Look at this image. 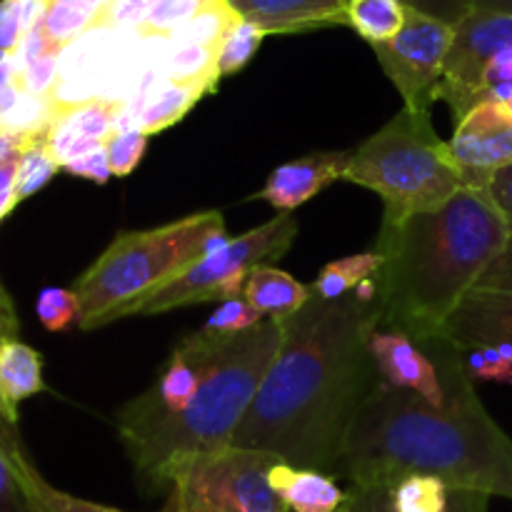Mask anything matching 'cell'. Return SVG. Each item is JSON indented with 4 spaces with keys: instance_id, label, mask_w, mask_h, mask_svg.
Listing matches in <instances>:
<instances>
[{
    "instance_id": "6da1fadb",
    "label": "cell",
    "mask_w": 512,
    "mask_h": 512,
    "mask_svg": "<svg viewBox=\"0 0 512 512\" xmlns=\"http://www.w3.org/2000/svg\"><path fill=\"white\" fill-rule=\"evenodd\" d=\"M278 355L235 430L233 448L268 453L298 468L338 475L340 450L378 385L370 338L383 328L378 298H310L280 323Z\"/></svg>"
},
{
    "instance_id": "7a4b0ae2",
    "label": "cell",
    "mask_w": 512,
    "mask_h": 512,
    "mask_svg": "<svg viewBox=\"0 0 512 512\" xmlns=\"http://www.w3.org/2000/svg\"><path fill=\"white\" fill-rule=\"evenodd\" d=\"M435 363L445 405L378 380L340 450L338 475L353 485H398L430 475L448 488L512 500V440L490 418L465 370V353L445 338L420 343Z\"/></svg>"
},
{
    "instance_id": "3957f363",
    "label": "cell",
    "mask_w": 512,
    "mask_h": 512,
    "mask_svg": "<svg viewBox=\"0 0 512 512\" xmlns=\"http://www.w3.org/2000/svg\"><path fill=\"white\" fill-rule=\"evenodd\" d=\"M510 238L488 188H460L440 208L380 225L373 250L383 258L375 273L383 328L400 330L415 343L438 338Z\"/></svg>"
},
{
    "instance_id": "277c9868",
    "label": "cell",
    "mask_w": 512,
    "mask_h": 512,
    "mask_svg": "<svg viewBox=\"0 0 512 512\" xmlns=\"http://www.w3.org/2000/svg\"><path fill=\"white\" fill-rule=\"evenodd\" d=\"M198 390L180 413H150L125 403L115 418V430L125 455L140 480L168 485L180 463L233 445L235 430L253 405L275 355L283 328L265 318L255 328L233 338H213Z\"/></svg>"
},
{
    "instance_id": "5b68a950",
    "label": "cell",
    "mask_w": 512,
    "mask_h": 512,
    "mask_svg": "<svg viewBox=\"0 0 512 512\" xmlns=\"http://www.w3.org/2000/svg\"><path fill=\"white\" fill-rule=\"evenodd\" d=\"M230 240L220 210L185 215L150 230L123 233L93 260L73 293L80 303V330L128 318L130 308L173 283L185 268Z\"/></svg>"
},
{
    "instance_id": "8992f818",
    "label": "cell",
    "mask_w": 512,
    "mask_h": 512,
    "mask_svg": "<svg viewBox=\"0 0 512 512\" xmlns=\"http://www.w3.org/2000/svg\"><path fill=\"white\" fill-rule=\"evenodd\" d=\"M345 180L383 198V223H400L448 203L463 178L430 110L403 108L363 145L350 150Z\"/></svg>"
},
{
    "instance_id": "52a82bcc",
    "label": "cell",
    "mask_w": 512,
    "mask_h": 512,
    "mask_svg": "<svg viewBox=\"0 0 512 512\" xmlns=\"http://www.w3.org/2000/svg\"><path fill=\"white\" fill-rule=\"evenodd\" d=\"M295 235H298V220L293 218V213H278L268 223L258 225L238 238H230L223 248L205 253L190 268H185L173 283L130 308L128 318L168 313V310L210 303V300L243 298L250 270L288 253Z\"/></svg>"
},
{
    "instance_id": "ba28073f",
    "label": "cell",
    "mask_w": 512,
    "mask_h": 512,
    "mask_svg": "<svg viewBox=\"0 0 512 512\" xmlns=\"http://www.w3.org/2000/svg\"><path fill=\"white\" fill-rule=\"evenodd\" d=\"M278 458L258 450L223 448L198 455L170 473L180 512H290L270 485Z\"/></svg>"
},
{
    "instance_id": "9c48e42d",
    "label": "cell",
    "mask_w": 512,
    "mask_h": 512,
    "mask_svg": "<svg viewBox=\"0 0 512 512\" xmlns=\"http://www.w3.org/2000/svg\"><path fill=\"white\" fill-rule=\"evenodd\" d=\"M455 28L408 5L403 30L388 43L373 45L380 68L398 88L405 108L430 110L453 48Z\"/></svg>"
},
{
    "instance_id": "30bf717a",
    "label": "cell",
    "mask_w": 512,
    "mask_h": 512,
    "mask_svg": "<svg viewBox=\"0 0 512 512\" xmlns=\"http://www.w3.org/2000/svg\"><path fill=\"white\" fill-rule=\"evenodd\" d=\"M440 338L450 340L463 353L500 343L512 348V238L503 255L450 313Z\"/></svg>"
},
{
    "instance_id": "8fae6325",
    "label": "cell",
    "mask_w": 512,
    "mask_h": 512,
    "mask_svg": "<svg viewBox=\"0 0 512 512\" xmlns=\"http://www.w3.org/2000/svg\"><path fill=\"white\" fill-rule=\"evenodd\" d=\"M508 48H512V15L470 13L455 28L453 48L435 100H445L453 108L455 120L463 118L483 93L485 63Z\"/></svg>"
},
{
    "instance_id": "7c38bea8",
    "label": "cell",
    "mask_w": 512,
    "mask_h": 512,
    "mask_svg": "<svg viewBox=\"0 0 512 512\" xmlns=\"http://www.w3.org/2000/svg\"><path fill=\"white\" fill-rule=\"evenodd\" d=\"M463 188H488L498 170L512 165V115L495 100H478L448 140Z\"/></svg>"
},
{
    "instance_id": "4fadbf2b",
    "label": "cell",
    "mask_w": 512,
    "mask_h": 512,
    "mask_svg": "<svg viewBox=\"0 0 512 512\" xmlns=\"http://www.w3.org/2000/svg\"><path fill=\"white\" fill-rule=\"evenodd\" d=\"M370 355L383 383H388L390 388L410 390L433 408H443L445 388L440 383L438 368L423 345L415 343L410 335L378 328L370 338Z\"/></svg>"
},
{
    "instance_id": "5bb4252c",
    "label": "cell",
    "mask_w": 512,
    "mask_h": 512,
    "mask_svg": "<svg viewBox=\"0 0 512 512\" xmlns=\"http://www.w3.org/2000/svg\"><path fill=\"white\" fill-rule=\"evenodd\" d=\"M348 160L350 150H320L278 165L268 175V183L263 185L258 198L278 208L280 213H293L298 205L313 200L335 180H345Z\"/></svg>"
},
{
    "instance_id": "9a60e30c",
    "label": "cell",
    "mask_w": 512,
    "mask_h": 512,
    "mask_svg": "<svg viewBox=\"0 0 512 512\" xmlns=\"http://www.w3.org/2000/svg\"><path fill=\"white\" fill-rule=\"evenodd\" d=\"M228 5L265 35L348 25V0H228Z\"/></svg>"
},
{
    "instance_id": "2e32d148",
    "label": "cell",
    "mask_w": 512,
    "mask_h": 512,
    "mask_svg": "<svg viewBox=\"0 0 512 512\" xmlns=\"http://www.w3.org/2000/svg\"><path fill=\"white\" fill-rule=\"evenodd\" d=\"M270 485L290 512H340L348 493L338 488L333 475L298 468L278 460L270 468Z\"/></svg>"
},
{
    "instance_id": "e0dca14e",
    "label": "cell",
    "mask_w": 512,
    "mask_h": 512,
    "mask_svg": "<svg viewBox=\"0 0 512 512\" xmlns=\"http://www.w3.org/2000/svg\"><path fill=\"white\" fill-rule=\"evenodd\" d=\"M43 390V358L38 350L20 340L0 345V418L18 425L20 405Z\"/></svg>"
},
{
    "instance_id": "ac0fdd59",
    "label": "cell",
    "mask_w": 512,
    "mask_h": 512,
    "mask_svg": "<svg viewBox=\"0 0 512 512\" xmlns=\"http://www.w3.org/2000/svg\"><path fill=\"white\" fill-rule=\"evenodd\" d=\"M243 298L265 318L275 320V323H285L310 303L313 293H310V285L298 283L285 270L263 263L255 265L248 273Z\"/></svg>"
},
{
    "instance_id": "d6986e66",
    "label": "cell",
    "mask_w": 512,
    "mask_h": 512,
    "mask_svg": "<svg viewBox=\"0 0 512 512\" xmlns=\"http://www.w3.org/2000/svg\"><path fill=\"white\" fill-rule=\"evenodd\" d=\"M208 93H213V88H208V85H188L163 80L145 98L143 108L138 113V130H143L145 135H153L170 128V125L180 123L190 113V108Z\"/></svg>"
},
{
    "instance_id": "ffe728a7",
    "label": "cell",
    "mask_w": 512,
    "mask_h": 512,
    "mask_svg": "<svg viewBox=\"0 0 512 512\" xmlns=\"http://www.w3.org/2000/svg\"><path fill=\"white\" fill-rule=\"evenodd\" d=\"M405 20L408 3L403 0H348V25L370 45L393 40Z\"/></svg>"
},
{
    "instance_id": "44dd1931",
    "label": "cell",
    "mask_w": 512,
    "mask_h": 512,
    "mask_svg": "<svg viewBox=\"0 0 512 512\" xmlns=\"http://www.w3.org/2000/svg\"><path fill=\"white\" fill-rule=\"evenodd\" d=\"M20 475H23V483L25 488H28L30 500H33L35 512H125L118 508H108V505L90 503V500L75 498V495H68L63 493V490L53 488V485L38 473V468L30 463L25 450L23 455H20ZM160 512H180L178 500H175L173 495H168V500H165Z\"/></svg>"
},
{
    "instance_id": "7402d4cb",
    "label": "cell",
    "mask_w": 512,
    "mask_h": 512,
    "mask_svg": "<svg viewBox=\"0 0 512 512\" xmlns=\"http://www.w3.org/2000/svg\"><path fill=\"white\" fill-rule=\"evenodd\" d=\"M380 265H383V258H380L375 250L333 260V263L325 265V268L318 273V278L313 280L310 293L320 300L345 298V295L353 293L360 283L375 278Z\"/></svg>"
},
{
    "instance_id": "603a6c76",
    "label": "cell",
    "mask_w": 512,
    "mask_h": 512,
    "mask_svg": "<svg viewBox=\"0 0 512 512\" xmlns=\"http://www.w3.org/2000/svg\"><path fill=\"white\" fill-rule=\"evenodd\" d=\"M23 443L13 423L0 418V512H35L20 475Z\"/></svg>"
},
{
    "instance_id": "cb8c5ba5",
    "label": "cell",
    "mask_w": 512,
    "mask_h": 512,
    "mask_svg": "<svg viewBox=\"0 0 512 512\" xmlns=\"http://www.w3.org/2000/svg\"><path fill=\"white\" fill-rule=\"evenodd\" d=\"M163 78L170 83H188V85H208L218 88V48H203V45H170L165 53Z\"/></svg>"
},
{
    "instance_id": "d4e9b609",
    "label": "cell",
    "mask_w": 512,
    "mask_h": 512,
    "mask_svg": "<svg viewBox=\"0 0 512 512\" xmlns=\"http://www.w3.org/2000/svg\"><path fill=\"white\" fill-rule=\"evenodd\" d=\"M98 13L100 10L90 0H53L40 25L55 45L68 48L73 40L93 28Z\"/></svg>"
},
{
    "instance_id": "484cf974",
    "label": "cell",
    "mask_w": 512,
    "mask_h": 512,
    "mask_svg": "<svg viewBox=\"0 0 512 512\" xmlns=\"http://www.w3.org/2000/svg\"><path fill=\"white\" fill-rule=\"evenodd\" d=\"M240 20V15L235 13L228 5V0L215 8H208L205 13H200L198 18H193L190 23H185L183 28L175 30L170 35V45H203V48H220V43L225 40V35L235 28V23Z\"/></svg>"
},
{
    "instance_id": "4316f807",
    "label": "cell",
    "mask_w": 512,
    "mask_h": 512,
    "mask_svg": "<svg viewBox=\"0 0 512 512\" xmlns=\"http://www.w3.org/2000/svg\"><path fill=\"white\" fill-rule=\"evenodd\" d=\"M220 3L225 0H153L138 33L148 38H170L175 30Z\"/></svg>"
},
{
    "instance_id": "83f0119b",
    "label": "cell",
    "mask_w": 512,
    "mask_h": 512,
    "mask_svg": "<svg viewBox=\"0 0 512 512\" xmlns=\"http://www.w3.org/2000/svg\"><path fill=\"white\" fill-rule=\"evenodd\" d=\"M450 488L430 475H408L393 485V503L398 512H445Z\"/></svg>"
},
{
    "instance_id": "f1b7e54d",
    "label": "cell",
    "mask_w": 512,
    "mask_h": 512,
    "mask_svg": "<svg viewBox=\"0 0 512 512\" xmlns=\"http://www.w3.org/2000/svg\"><path fill=\"white\" fill-rule=\"evenodd\" d=\"M60 163L50 155L45 140H35L28 148L20 153L18 158V180H15V190H18V200L30 198L38 190H43L45 185L53 180V175L58 173Z\"/></svg>"
},
{
    "instance_id": "f546056e",
    "label": "cell",
    "mask_w": 512,
    "mask_h": 512,
    "mask_svg": "<svg viewBox=\"0 0 512 512\" xmlns=\"http://www.w3.org/2000/svg\"><path fill=\"white\" fill-rule=\"evenodd\" d=\"M263 38H265V33L258 28V25H253V23H248V20L240 18L238 23H235V28L225 35V40L220 43V48H218L220 78L243 70L245 65L253 60V55L258 53Z\"/></svg>"
},
{
    "instance_id": "4dcf8cb0",
    "label": "cell",
    "mask_w": 512,
    "mask_h": 512,
    "mask_svg": "<svg viewBox=\"0 0 512 512\" xmlns=\"http://www.w3.org/2000/svg\"><path fill=\"white\" fill-rule=\"evenodd\" d=\"M35 315L50 333H63L80 323V303L73 288H43L35 300Z\"/></svg>"
},
{
    "instance_id": "1f68e13d",
    "label": "cell",
    "mask_w": 512,
    "mask_h": 512,
    "mask_svg": "<svg viewBox=\"0 0 512 512\" xmlns=\"http://www.w3.org/2000/svg\"><path fill=\"white\" fill-rule=\"evenodd\" d=\"M265 320L263 313L253 308L245 298H233V300H223L218 305L213 315L205 320L203 330L205 335H213V338H233V335L245 333V330L255 328Z\"/></svg>"
},
{
    "instance_id": "d6a6232c",
    "label": "cell",
    "mask_w": 512,
    "mask_h": 512,
    "mask_svg": "<svg viewBox=\"0 0 512 512\" xmlns=\"http://www.w3.org/2000/svg\"><path fill=\"white\" fill-rule=\"evenodd\" d=\"M465 370L470 380L490 383H512V348L510 345H485L465 353Z\"/></svg>"
},
{
    "instance_id": "836d02e7",
    "label": "cell",
    "mask_w": 512,
    "mask_h": 512,
    "mask_svg": "<svg viewBox=\"0 0 512 512\" xmlns=\"http://www.w3.org/2000/svg\"><path fill=\"white\" fill-rule=\"evenodd\" d=\"M148 138L143 130L133 128V130H118V133L110 135L105 140V150H108V160H110V170L118 178H128L135 168L143 160L145 148H148Z\"/></svg>"
},
{
    "instance_id": "e575fe53",
    "label": "cell",
    "mask_w": 512,
    "mask_h": 512,
    "mask_svg": "<svg viewBox=\"0 0 512 512\" xmlns=\"http://www.w3.org/2000/svg\"><path fill=\"white\" fill-rule=\"evenodd\" d=\"M153 0H110L95 18L98 28L138 30L148 15Z\"/></svg>"
},
{
    "instance_id": "d590c367",
    "label": "cell",
    "mask_w": 512,
    "mask_h": 512,
    "mask_svg": "<svg viewBox=\"0 0 512 512\" xmlns=\"http://www.w3.org/2000/svg\"><path fill=\"white\" fill-rule=\"evenodd\" d=\"M60 73V53L45 55V58L35 60L28 68L18 73V85L23 93L38 95V98H50L55 83H58Z\"/></svg>"
},
{
    "instance_id": "8d00e7d4",
    "label": "cell",
    "mask_w": 512,
    "mask_h": 512,
    "mask_svg": "<svg viewBox=\"0 0 512 512\" xmlns=\"http://www.w3.org/2000/svg\"><path fill=\"white\" fill-rule=\"evenodd\" d=\"M343 512H398L393 488L388 485H353L345 498Z\"/></svg>"
},
{
    "instance_id": "74e56055",
    "label": "cell",
    "mask_w": 512,
    "mask_h": 512,
    "mask_svg": "<svg viewBox=\"0 0 512 512\" xmlns=\"http://www.w3.org/2000/svg\"><path fill=\"white\" fill-rule=\"evenodd\" d=\"M63 170H65V173L75 175V178L93 180V183H98V185H105L110 180V175H113L105 145H100V148L90 150V153H85V155H80V158L70 160L68 165H63Z\"/></svg>"
},
{
    "instance_id": "f35d334b",
    "label": "cell",
    "mask_w": 512,
    "mask_h": 512,
    "mask_svg": "<svg viewBox=\"0 0 512 512\" xmlns=\"http://www.w3.org/2000/svg\"><path fill=\"white\" fill-rule=\"evenodd\" d=\"M415 10L430 15L435 20H443V23L458 28L470 13H473L475 0H413Z\"/></svg>"
},
{
    "instance_id": "ab89813d",
    "label": "cell",
    "mask_w": 512,
    "mask_h": 512,
    "mask_svg": "<svg viewBox=\"0 0 512 512\" xmlns=\"http://www.w3.org/2000/svg\"><path fill=\"white\" fill-rule=\"evenodd\" d=\"M23 40V25H20L18 0H0V50L15 53Z\"/></svg>"
},
{
    "instance_id": "60d3db41",
    "label": "cell",
    "mask_w": 512,
    "mask_h": 512,
    "mask_svg": "<svg viewBox=\"0 0 512 512\" xmlns=\"http://www.w3.org/2000/svg\"><path fill=\"white\" fill-rule=\"evenodd\" d=\"M488 193L490 198H493V203L498 205L500 213H503L505 223H508L510 235H512V165L498 170V173L493 175V180H490L488 185Z\"/></svg>"
},
{
    "instance_id": "b9f144b4",
    "label": "cell",
    "mask_w": 512,
    "mask_h": 512,
    "mask_svg": "<svg viewBox=\"0 0 512 512\" xmlns=\"http://www.w3.org/2000/svg\"><path fill=\"white\" fill-rule=\"evenodd\" d=\"M15 180H18V158L8 160L0 165V223L13 213L18 200V190H15Z\"/></svg>"
},
{
    "instance_id": "7bdbcfd3",
    "label": "cell",
    "mask_w": 512,
    "mask_h": 512,
    "mask_svg": "<svg viewBox=\"0 0 512 512\" xmlns=\"http://www.w3.org/2000/svg\"><path fill=\"white\" fill-rule=\"evenodd\" d=\"M503 83H512V48L495 53L483 68V90Z\"/></svg>"
},
{
    "instance_id": "ee69618b",
    "label": "cell",
    "mask_w": 512,
    "mask_h": 512,
    "mask_svg": "<svg viewBox=\"0 0 512 512\" xmlns=\"http://www.w3.org/2000/svg\"><path fill=\"white\" fill-rule=\"evenodd\" d=\"M488 503L490 495L478 493V490L450 488L445 512H488Z\"/></svg>"
},
{
    "instance_id": "f6af8a7d",
    "label": "cell",
    "mask_w": 512,
    "mask_h": 512,
    "mask_svg": "<svg viewBox=\"0 0 512 512\" xmlns=\"http://www.w3.org/2000/svg\"><path fill=\"white\" fill-rule=\"evenodd\" d=\"M18 333H20L18 310H15L13 298H10L3 280H0V345L8 343V340H18Z\"/></svg>"
},
{
    "instance_id": "bcb514c9",
    "label": "cell",
    "mask_w": 512,
    "mask_h": 512,
    "mask_svg": "<svg viewBox=\"0 0 512 512\" xmlns=\"http://www.w3.org/2000/svg\"><path fill=\"white\" fill-rule=\"evenodd\" d=\"M30 143H35V140H25L20 138V135L8 133V130H0V165L8 163V160L20 158V153H23Z\"/></svg>"
},
{
    "instance_id": "7dc6e473",
    "label": "cell",
    "mask_w": 512,
    "mask_h": 512,
    "mask_svg": "<svg viewBox=\"0 0 512 512\" xmlns=\"http://www.w3.org/2000/svg\"><path fill=\"white\" fill-rule=\"evenodd\" d=\"M488 98V100H495V103L503 105L505 110L512 115V83H503V85H493V88L483 90V95H480V100Z\"/></svg>"
},
{
    "instance_id": "c3c4849f",
    "label": "cell",
    "mask_w": 512,
    "mask_h": 512,
    "mask_svg": "<svg viewBox=\"0 0 512 512\" xmlns=\"http://www.w3.org/2000/svg\"><path fill=\"white\" fill-rule=\"evenodd\" d=\"M473 13H505V15H512V0H475Z\"/></svg>"
},
{
    "instance_id": "681fc988",
    "label": "cell",
    "mask_w": 512,
    "mask_h": 512,
    "mask_svg": "<svg viewBox=\"0 0 512 512\" xmlns=\"http://www.w3.org/2000/svg\"><path fill=\"white\" fill-rule=\"evenodd\" d=\"M90 3H93V5H95V8H98V10H103V8H105V5H108V3H110V0H90Z\"/></svg>"
},
{
    "instance_id": "f907efd6",
    "label": "cell",
    "mask_w": 512,
    "mask_h": 512,
    "mask_svg": "<svg viewBox=\"0 0 512 512\" xmlns=\"http://www.w3.org/2000/svg\"><path fill=\"white\" fill-rule=\"evenodd\" d=\"M10 55H13V53H3V50H0V65H3V63H5V60H8V58H10Z\"/></svg>"
},
{
    "instance_id": "816d5d0a",
    "label": "cell",
    "mask_w": 512,
    "mask_h": 512,
    "mask_svg": "<svg viewBox=\"0 0 512 512\" xmlns=\"http://www.w3.org/2000/svg\"><path fill=\"white\" fill-rule=\"evenodd\" d=\"M403 3H408V5H410V3H413V0H403Z\"/></svg>"
},
{
    "instance_id": "f5cc1de1",
    "label": "cell",
    "mask_w": 512,
    "mask_h": 512,
    "mask_svg": "<svg viewBox=\"0 0 512 512\" xmlns=\"http://www.w3.org/2000/svg\"><path fill=\"white\" fill-rule=\"evenodd\" d=\"M340 512H343V508H340Z\"/></svg>"
}]
</instances>
